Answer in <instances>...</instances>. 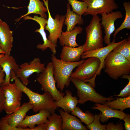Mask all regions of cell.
<instances>
[{"mask_svg":"<svg viewBox=\"0 0 130 130\" xmlns=\"http://www.w3.org/2000/svg\"><path fill=\"white\" fill-rule=\"evenodd\" d=\"M14 80V83L19 87L21 91L28 97L29 102L32 104V109L34 112H37L42 109H46L52 114L54 112L58 107L55 105L54 100L50 94L48 92H44L43 94L32 91L23 84L19 78L14 77L11 79Z\"/></svg>","mask_w":130,"mask_h":130,"instance_id":"1","label":"cell"},{"mask_svg":"<svg viewBox=\"0 0 130 130\" xmlns=\"http://www.w3.org/2000/svg\"><path fill=\"white\" fill-rule=\"evenodd\" d=\"M51 58L53 65V76L57 83V88L62 92L65 87L70 85V78L73 70L83 62L84 60L67 62L58 59L53 54Z\"/></svg>","mask_w":130,"mask_h":130,"instance_id":"2","label":"cell"},{"mask_svg":"<svg viewBox=\"0 0 130 130\" xmlns=\"http://www.w3.org/2000/svg\"><path fill=\"white\" fill-rule=\"evenodd\" d=\"M104 72L110 78L117 80L130 73V61L121 54L111 51L104 60Z\"/></svg>","mask_w":130,"mask_h":130,"instance_id":"3","label":"cell"},{"mask_svg":"<svg viewBox=\"0 0 130 130\" xmlns=\"http://www.w3.org/2000/svg\"><path fill=\"white\" fill-rule=\"evenodd\" d=\"M70 81L77 90L79 98L78 103L84 104L86 102L90 101L95 103L104 104L107 102L115 98L112 96L106 97L97 92L94 87L90 83L75 78L70 77Z\"/></svg>","mask_w":130,"mask_h":130,"instance_id":"4","label":"cell"},{"mask_svg":"<svg viewBox=\"0 0 130 130\" xmlns=\"http://www.w3.org/2000/svg\"><path fill=\"white\" fill-rule=\"evenodd\" d=\"M101 20V19L98 15L93 16L90 24L86 27V39L84 44V52L103 47L104 40Z\"/></svg>","mask_w":130,"mask_h":130,"instance_id":"5","label":"cell"},{"mask_svg":"<svg viewBox=\"0 0 130 130\" xmlns=\"http://www.w3.org/2000/svg\"><path fill=\"white\" fill-rule=\"evenodd\" d=\"M100 65L97 58L91 57L79 65L71 77L91 84L95 87V80Z\"/></svg>","mask_w":130,"mask_h":130,"instance_id":"6","label":"cell"},{"mask_svg":"<svg viewBox=\"0 0 130 130\" xmlns=\"http://www.w3.org/2000/svg\"><path fill=\"white\" fill-rule=\"evenodd\" d=\"M52 63L49 62L42 72L38 74L36 80L41 85V89L44 92H48L54 100L58 101L62 98L64 93L58 90L56 85V82L54 79Z\"/></svg>","mask_w":130,"mask_h":130,"instance_id":"7","label":"cell"},{"mask_svg":"<svg viewBox=\"0 0 130 130\" xmlns=\"http://www.w3.org/2000/svg\"><path fill=\"white\" fill-rule=\"evenodd\" d=\"M4 92L5 101L4 110L8 114L13 113L20 107L23 92L15 83H9L0 86Z\"/></svg>","mask_w":130,"mask_h":130,"instance_id":"8","label":"cell"},{"mask_svg":"<svg viewBox=\"0 0 130 130\" xmlns=\"http://www.w3.org/2000/svg\"><path fill=\"white\" fill-rule=\"evenodd\" d=\"M44 5L47 9L48 14V19L45 28L49 33L48 39L56 47L57 46V40L63 32L62 28L64 24L65 15L56 14L54 19L52 16L49 11V0H42Z\"/></svg>","mask_w":130,"mask_h":130,"instance_id":"9","label":"cell"},{"mask_svg":"<svg viewBox=\"0 0 130 130\" xmlns=\"http://www.w3.org/2000/svg\"><path fill=\"white\" fill-rule=\"evenodd\" d=\"M45 63H41L39 58H34L29 63L24 62L19 66L20 68L14 72L15 77L19 78L22 83L26 86L30 83L29 78L33 73L38 74L45 69Z\"/></svg>","mask_w":130,"mask_h":130,"instance_id":"10","label":"cell"},{"mask_svg":"<svg viewBox=\"0 0 130 130\" xmlns=\"http://www.w3.org/2000/svg\"><path fill=\"white\" fill-rule=\"evenodd\" d=\"M88 5L86 11L83 15L92 16L104 13H109L118 8L115 0H81Z\"/></svg>","mask_w":130,"mask_h":130,"instance_id":"11","label":"cell"},{"mask_svg":"<svg viewBox=\"0 0 130 130\" xmlns=\"http://www.w3.org/2000/svg\"><path fill=\"white\" fill-rule=\"evenodd\" d=\"M101 15L102 17L101 24L104 30L105 33L103 40L105 43L108 45L111 42L110 35L115 29L114 25L115 21L118 19L122 18L123 15L120 11H112L108 13H104Z\"/></svg>","mask_w":130,"mask_h":130,"instance_id":"12","label":"cell"},{"mask_svg":"<svg viewBox=\"0 0 130 130\" xmlns=\"http://www.w3.org/2000/svg\"><path fill=\"white\" fill-rule=\"evenodd\" d=\"M124 39L117 42H115L114 39L112 42L106 46L90 51L84 52L81 56L83 59L91 57L97 58L100 61V65L97 73V75H100L101 70L104 68V60L108 54L118 45L124 41Z\"/></svg>","mask_w":130,"mask_h":130,"instance_id":"13","label":"cell"},{"mask_svg":"<svg viewBox=\"0 0 130 130\" xmlns=\"http://www.w3.org/2000/svg\"><path fill=\"white\" fill-rule=\"evenodd\" d=\"M23 18L25 20H31L35 21L40 25V28L36 29L35 32L40 33L42 38L43 43L42 44H38L37 46V48L43 51L49 48L52 54L55 55L56 52V47L47 38L45 31V27L47 24V19L41 16L39 17L37 15L34 16L33 17L27 16Z\"/></svg>","mask_w":130,"mask_h":130,"instance_id":"14","label":"cell"},{"mask_svg":"<svg viewBox=\"0 0 130 130\" xmlns=\"http://www.w3.org/2000/svg\"><path fill=\"white\" fill-rule=\"evenodd\" d=\"M32 107L29 101L24 103L16 111L11 114H7L3 117L12 128V130H20L17 126L24 119L27 112Z\"/></svg>","mask_w":130,"mask_h":130,"instance_id":"15","label":"cell"},{"mask_svg":"<svg viewBox=\"0 0 130 130\" xmlns=\"http://www.w3.org/2000/svg\"><path fill=\"white\" fill-rule=\"evenodd\" d=\"M35 114L26 116L23 120L18 125L17 127L23 128H27L31 129L35 125L46 123L48 117L51 115V112L46 109H42Z\"/></svg>","mask_w":130,"mask_h":130,"instance_id":"16","label":"cell"},{"mask_svg":"<svg viewBox=\"0 0 130 130\" xmlns=\"http://www.w3.org/2000/svg\"><path fill=\"white\" fill-rule=\"evenodd\" d=\"M13 42V32L9 25L0 19V46L6 54H10Z\"/></svg>","mask_w":130,"mask_h":130,"instance_id":"17","label":"cell"},{"mask_svg":"<svg viewBox=\"0 0 130 130\" xmlns=\"http://www.w3.org/2000/svg\"><path fill=\"white\" fill-rule=\"evenodd\" d=\"M91 109L100 111V121L103 123L107 122L110 118H111L123 120L127 114L120 110L111 109L104 104L99 103H96Z\"/></svg>","mask_w":130,"mask_h":130,"instance_id":"18","label":"cell"},{"mask_svg":"<svg viewBox=\"0 0 130 130\" xmlns=\"http://www.w3.org/2000/svg\"><path fill=\"white\" fill-rule=\"evenodd\" d=\"M58 111L62 119L61 130H88L75 116L70 115L61 109H59Z\"/></svg>","mask_w":130,"mask_h":130,"instance_id":"19","label":"cell"},{"mask_svg":"<svg viewBox=\"0 0 130 130\" xmlns=\"http://www.w3.org/2000/svg\"><path fill=\"white\" fill-rule=\"evenodd\" d=\"M0 66L5 75L4 81L0 85L10 83L11 71L15 72L20 68V65L17 64L13 57L10 54H6L0 58Z\"/></svg>","mask_w":130,"mask_h":130,"instance_id":"20","label":"cell"},{"mask_svg":"<svg viewBox=\"0 0 130 130\" xmlns=\"http://www.w3.org/2000/svg\"><path fill=\"white\" fill-rule=\"evenodd\" d=\"M84 51V45L78 47L64 46L61 49L60 58L61 59L67 62L78 61Z\"/></svg>","mask_w":130,"mask_h":130,"instance_id":"21","label":"cell"},{"mask_svg":"<svg viewBox=\"0 0 130 130\" xmlns=\"http://www.w3.org/2000/svg\"><path fill=\"white\" fill-rule=\"evenodd\" d=\"M66 95L63 98L58 101H54L55 105L58 107L61 108L64 111L70 113L74 109L78 103L77 97L72 96V92L66 90Z\"/></svg>","mask_w":130,"mask_h":130,"instance_id":"22","label":"cell"},{"mask_svg":"<svg viewBox=\"0 0 130 130\" xmlns=\"http://www.w3.org/2000/svg\"><path fill=\"white\" fill-rule=\"evenodd\" d=\"M83 28L80 26H75L69 32H62L58 38L59 43L62 46H67L75 47L79 46L76 41V37L82 32Z\"/></svg>","mask_w":130,"mask_h":130,"instance_id":"23","label":"cell"},{"mask_svg":"<svg viewBox=\"0 0 130 130\" xmlns=\"http://www.w3.org/2000/svg\"><path fill=\"white\" fill-rule=\"evenodd\" d=\"M84 23V20L81 16L71 11L70 4L68 3L64 24L67 26L66 32H69L73 29L76 24L82 25Z\"/></svg>","mask_w":130,"mask_h":130,"instance_id":"24","label":"cell"},{"mask_svg":"<svg viewBox=\"0 0 130 130\" xmlns=\"http://www.w3.org/2000/svg\"><path fill=\"white\" fill-rule=\"evenodd\" d=\"M44 5V2L40 0H29L27 7L28 12L21 16L18 21L22 18L32 13L39 14L41 17L46 19L47 16L46 13L47 12V9Z\"/></svg>","mask_w":130,"mask_h":130,"instance_id":"25","label":"cell"},{"mask_svg":"<svg viewBox=\"0 0 130 130\" xmlns=\"http://www.w3.org/2000/svg\"><path fill=\"white\" fill-rule=\"evenodd\" d=\"M104 104L111 109L123 111L125 109L130 107V96L108 101Z\"/></svg>","mask_w":130,"mask_h":130,"instance_id":"26","label":"cell"},{"mask_svg":"<svg viewBox=\"0 0 130 130\" xmlns=\"http://www.w3.org/2000/svg\"><path fill=\"white\" fill-rule=\"evenodd\" d=\"M62 123L61 115L53 112L48 117L47 121L46 123V130H61Z\"/></svg>","mask_w":130,"mask_h":130,"instance_id":"27","label":"cell"},{"mask_svg":"<svg viewBox=\"0 0 130 130\" xmlns=\"http://www.w3.org/2000/svg\"><path fill=\"white\" fill-rule=\"evenodd\" d=\"M71 113L72 115L79 118L81 122L87 125L91 123L94 120V115L93 114L88 110L84 112L78 106H76Z\"/></svg>","mask_w":130,"mask_h":130,"instance_id":"28","label":"cell"},{"mask_svg":"<svg viewBox=\"0 0 130 130\" xmlns=\"http://www.w3.org/2000/svg\"><path fill=\"white\" fill-rule=\"evenodd\" d=\"M124 56L130 61V38L124 39L123 41L117 46L112 51Z\"/></svg>","mask_w":130,"mask_h":130,"instance_id":"29","label":"cell"},{"mask_svg":"<svg viewBox=\"0 0 130 130\" xmlns=\"http://www.w3.org/2000/svg\"><path fill=\"white\" fill-rule=\"evenodd\" d=\"M125 12V15L124 21L118 28L115 30L113 34L114 39H115L117 33L123 29H130V2L126 1L123 3Z\"/></svg>","mask_w":130,"mask_h":130,"instance_id":"30","label":"cell"},{"mask_svg":"<svg viewBox=\"0 0 130 130\" xmlns=\"http://www.w3.org/2000/svg\"><path fill=\"white\" fill-rule=\"evenodd\" d=\"M67 0L68 3L72 6V11L80 16H81L86 11L88 5L84 1L77 0Z\"/></svg>","mask_w":130,"mask_h":130,"instance_id":"31","label":"cell"},{"mask_svg":"<svg viewBox=\"0 0 130 130\" xmlns=\"http://www.w3.org/2000/svg\"><path fill=\"white\" fill-rule=\"evenodd\" d=\"M100 114H95L93 121L87 125L86 128L90 130H106V124L102 125L100 122Z\"/></svg>","mask_w":130,"mask_h":130,"instance_id":"32","label":"cell"},{"mask_svg":"<svg viewBox=\"0 0 130 130\" xmlns=\"http://www.w3.org/2000/svg\"><path fill=\"white\" fill-rule=\"evenodd\" d=\"M121 78H126L128 80V84L120 92L119 94L115 95L118 97H126L130 96V75L129 74H124L121 76Z\"/></svg>","mask_w":130,"mask_h":130,"instance_id":"33","label":"cell"},{"mask_svg":"<svg viewBox=\"0 0 130 130\" xmlns=\"http://www.w3.org/2000/svg\"><path fill=\"white\" fill-rule=\"evenodd\" d=\"M106 130H124L123 124L120 122L115 125L113 122L109 123L106 125Z\"/></svg>","mask_w":130,"mask_h":130,"instance_id":"34","label":"cell"},{"mask_svg":"<svg viewBox=\"0 0 130 130\" xmlns=\"http://www.w3.org/2000/svg\"><path fill=\"white\" fill-rule=\"evenodd\" d=\"M5 101V97L2 89L0 87V114L4 110V107Z\"/></svg>","mask_w":130,"mask_h":130,"instance_id":"35","label":"cell"},{"mask_svg":"<svg viewBox=\"0 0 130 130\" xmlns=\"http://www.w3.org/2000/svg\"><path fill=\"white\" fill-rule=\"evenodd\" d=\"M124 122V129L126 130H130V115L127 113L126 115L123 120Z\"/></svg>","mask_w":130,"mask_h":130,"instance_id":"36","label":"cell"},{"mask_svg":"<svg viewBox=\"0 0 130 130\" xmlns=\"http://www.w3.org/2000/svg\"><path fill=\"white\" fill-rule=\"evenodd\" d=\"M31 130H46V123L38 125L34 127L31 129Z\"/></svg>","mask_w":130,"mask_h":130,"instance_id":"37","label":"cell"},{"mask_svg":"<svg viewBox=\"0 0 130 130\" xmlns=\"http://www.w3.org/2000/svg\"><path fill=\"white\" fill-rule=\"evenodd\" d=\"M5 75V74L3 70L2 67L0 66V85L4 81V78Z\"/></svg>","mask_w":130,"mask_h":130,"instance_id":"38","label":"cell"},{"mask_svg":"<svg viewBox=\"0 0 130 130\" xmlns=\"http://www.w3.org/2000/svg\"><path fill=\"white\" fill-rule=\"evenodd\" d=\"M0 53L5 54L6 53L5 52L1 49L0 48Z\"/></svg>","mask_w":130,"mask_h":130,"instance_id":"39","label":"cell"},{"mask_svg":"<svg viewBox=\"0 0 130 130\" xmlns=\"http://www.w3.org/2000/svg\"><path fill=\"white\" fill-rule=\"evenodd\" d=\"M5 54H0V58L4 56Z\"/></svg>","mask_w":130,"mask_h":130,"instance_id":"40","label":"cell"},{"mask_svg":"<svg viewBox=\"0 0 130 130\" xmlns=\"http://www.w3.org/2000/svg\"><path fill=\"white\" fill-rule=\"evenodd\" d=\"M0 48L1 49V48H0Z\"/></svg>","mask_w":130,"mask_h":130,"instance_id":"41","label":"cell"}]
</instances>
